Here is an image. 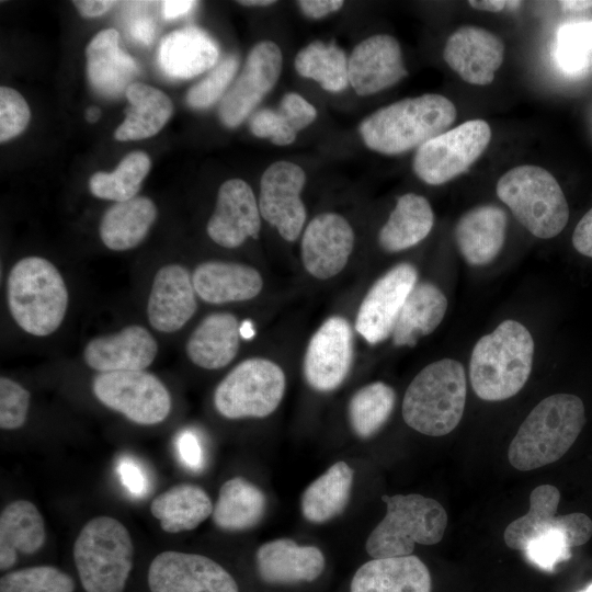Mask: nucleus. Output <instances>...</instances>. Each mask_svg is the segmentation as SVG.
<instances>
[{
	"label": "nucleus",
	"instance_id": "ddd939ff",
	"mask_svg": "<svg viewBox=\"0 0 592 592\" xmlns=\"http://www.w3.org/2000/svg\"><path fill=\"white\" fill-rule=\"evenodd\" d=\"M417 281V269L402 262L389 269L371 286L355 318V330L368 344H378L391 335L400 310Z\"/></svg>",
	"mask_w": 592,
	"mask_h": 592
},
{
	"label": "nucleus",
	"instance_id": "aec40b11",
	"mask_svg": "<svg viewBox=\"0 0 592 592\" xmlns=\"http://www.w3.org/2000/svg\"><path fill=\"white\" fill-rule=\"evenodd\" d=\"M443 58L465 82L487 86L503 62L504 44L490 31L466 25L447 38Z\"/></svg>",
	"mask_w": 592,
	"mask_h": 592
},
{
	"label": "nucleus",
	"instance_id": "f704fd0d",
	"mask_svg": "<svg viewBox=\"0 0 592 592\" xmlns=\"http://www.w3.org/2000/svg\"><path fill=\"white\" fill-rule=\"evenodd\" d=\"M560 501L559 490L551 485L536 487L530 496L528 512L511 522L504 531L506 546L523 550L530 539L550 528H562L569 539L574 514L556 515Z\"/></svg>",
	"mask_w": 592,
	"mask_h": 592
},
{
	"label": "nucleus",
	"instance_id": "412c9836",
	"mask_svg": "<svg viewBox=\"0 0 592 592\" xmlns=\"http://www.w3.org/2000/svg\"><path fill=\"white\" fill-rule=\"evenodd\" d=\"M192 275L180 264L160 267L152 281L147 317L152 328L170 333L180 330L197 309Z\"/></svg>",
	"mask_w": 592,
	"mask_h": 592
},
{
	"label": "nucleus",
	"instance_id": "2eb2a0df",
	"mask_svg": "<svg viewBox=\"0 0 592 592\" xmlns=\"http://www.w3.org/2000/svg\"><path fill=\"white\" fill-rule=\"evenodd\" d=\"M353 354L350 322L341 316L328 318L310 338L304 355L307 384L320 392L337 389L350 373Z\"/></svg>",
	"mask_w": 592,
	"mask_h": 592
},
{
	"label": "nucleus",
	"instance_id": "20e7f679",
	"mask_svg": "<svg viewBox=\"0 0 592 592\" xmlns=\"http://www.w3.org/2000/svg\"><path fill=\"white\" fill-rule=\"evenodd\" d=\"M7 301L16 325L35 337H47L61 325L68 291L58 269L42 257H26L10 270Z\"/></svg>",
	"mask_w": 592,
	"mask_h": 592
},
{
	"label": "nucleus",
	"instance_id": "e433bc0d",
	"mask_svg": "<svg viewBox=\"0 0 592 592\" xmlns=\"http://www.w3.org/2000/svg\"><path fill=\"white\" fill-rule=\"evenodd\" d=\"M265 509L263 491L246 478L235 477L221 485L212 517L220 530L239 532L254 527Z\"/></svg>",
	"mask_w": 592,
	"mask_h": 592
},
{
	"label": "nucleus",
	"instance_id": "1a4fd4ad",
	"mask_svg": "<svg viewBox=\"0 0 592 592\" xmlns=\"http://www.w3.org/2000/svg\"><path fill=\"white\" fill-rule=\"evenodd\" d=\"M285 387L278 364L263 357L247 358L217 385L214 407L227 419L265 418L280 406Z\"/></svg>",
	"mask_w": 592,
	"mask_h": 592
},
{
	"label": "nucleus",
	"instance_id": "79ce46f5",
	"mask_svg": "<svg viewBox=\"0 0 592 592\" xmlns=\"http://www.w3.org/2000/svg\"><path fill=\"white\" fill-rule=\"evenodd\" d=\"M151 161L146 152L126 155L112 172H96L89 181L91 193L103 200L125 202L136 197L150 170Z\"/></svg>",
	"mask_w": 592,
	"mask_h": 592
},
{
	"label": "nucleus",
	"instance_id": "4c0bfd02",
	"mask_svg": "<svg viewBox=\"0 0 592 592\" xmlns=\"http://www.w3.org/2000/svg\"><path fill=\"white\" fill-rule=\"evenodd\" d=\"M353 476L345 462L333 464L304 491L303 516L311 523H325L341 514L350 499Z\"/></svg>",
	"mask_w": 592,
	"mask_h": 592
},
{
	"label": "nucleus",
	"instance_id": "7c9ffc66",
	"mask_svg": "<svg viewBox=\"0 0 592 592\" xmlns=\"http://www.w3.org/2000/svg\"><path fill=\"white\" fill-rule=\"evenodd\" d=\"M45 539V524L37 508L27 500L9 503L0 515V569L11 568L18 553H36Z\"/></svg>",
	"mask_w": 592,
	"mask_h": 592
},
{
	"label": "nucleus",
	"instance_id": "6e6552de",
	"mask_svg": "<svg viewBox=\"0 0 592 592\" xmlns=\"http://www.w3.org/2000/svg\"><path fill=\"white\" fill-rule=\"evenodd\" d=\"M127 528L111 516H96L81 528L73 559L86 592H123L133 567Z\"/></svg>",
	"mask_w": 592,
	"mask_h": 592
},
{
	"label": "nucleus",
	"instance_id": "a878e982",
	"mask_svg": "<svg viewBox=\"0 0 592 592\" xmlns=\"http://www.w3.org/2000/svg\"><path fill=\"white\" fill-rule=\"evenodd\" d=\"M86 58L89 81L104 96L126 91L139 69L135 59L119 47V35L114 29L100 31L91 38Z\"/></svg>",
	"mask_w": 592,
	"mask_h": 592
},
{
	"label": "nucleus",
	"instance_id": "423d86ee",
	"mask_svg": "<svg viewBox=\"0 0 592 592\" xmlns=\"http://www.w3.org/2000/svg\"><path fill=\"white\" fill-rule=\"evenodd\" d=\"M386 514L366 539L373 559L410 556L415 544L441 542L447 525L445 509L421 494L383 496Z\"/></svg>",
	"mask_w": 592,
	"mask_h": 592
},
{
	"label": "nucleus",
	"instance_id": "09e8293b",
	"mask_svg": "<svg viewBox=\"0 0 592 592\" xmlns=\"http://www.w3.org/2000/svg\"><path fill=\"white\" fill-rule=\"evenodd\" d=\"M31 118L25 99L14 89L0 88V141H8L20 135Z\"/></svg>",
	"mask_w": 592,
	"mask_h": 592
},
{
	"label": "nucleus",
	"instance_id": "6e6d98bb",
	"mask_svg": "<svg viewBox=\"0 0 592 592\" xmlns=\"http://www.w3.org/2000/svg\"><path fill=\"white\" fill-rule=\"evenodd\" d=\"M84 18H95L107 12L116 1L110 0H76L72 2Z\"/></svg>",
	"mask_w": 592,
	"mask_h": 592
},
{
	"label": "nucleus",
	"instance_id": "2f4dec72",
	"mask_svg": "<svg viewBox=\"0 0 592 592\" xmlns=\"http://www.w3.org/2000/svg\"><path fill=\"white\" fill-rule=\"evenodd\" d=\"M125 94L129 106L114 133L115 139L127 141L151 137L170 119L173 105L161 90L141 82H132Z\"/></svg>",
	"mask_w": 592,
	"mask_h": 592
},
{
	"label": "nucleus",
	"instance_id": "680f3d73",
	"mask_svg": "<svg viewBox=\"0 0 592 592\" xmlns=\"http://www.w3.org/2000/svg\"><path fill=\"white\" fill-rule=\"evenodd\" d=\"M101 111L98 106H90L86 112V118L90 123H94L99 119Z\"/></svg>",
	"mask_w": 592,
	"mask_h": 592
},
{
	"label": "nucleus",
	"instance_id": "c756f323",
	"mask_svg": "<svg viewBox=\"0 0 592 592\" xmlns=\"http://www.w3.org/2000/svg\"><path fill=\"white\" fill-rule=\"evenodd\" d=\"M447 309L443 292L430 282L418 283L408 295L391 338L397 346H414L419 339L432 333Z\"/></svg>",
	"mask_w": 592,
	"mask_h": 592
},
{
	"label": "nucleus",
	"instance_id": "f3484780",
	"mask_svg": "<svg viewBox=\"0 0 592 592\" xmlns=\"http://www.w3.org/2000/svg\"><path fill=\"white\" fill-rule=\"evenodd\" d=\"M354 247V231L337 213H322L307 225L300 257L305 270L318 280L338 275L346 265Z\"/></svg>",
	"mask_w": 592,
	"mask_h": 592
},
{
	"label": "nucleus",
	"instance_id": "f03ea898",
	"mask_svg": "<svg viewBox=\"0 0 592 592\" xmlns=\"http://www.w3.org/2000/svg\"><path fill=\"white\" fill-rule=\"evenodd\" d=\"M533 356L530 331L519 321H502L473 349L469 378L475 394L486 401L513 397L531 375Z\"/></svg>",
	"mask_w": 592,
	"mask_h": 592
},
{
	"label": "nucleus",
	"instance_id": "37998d69",
	"mask_svg": "<svg viewBox=\"0 0 592 592\" xmlns=\"http://www.w3.org/2000/svg\"><path fill=\"white\" fill-rule=\"evenodd\" d=\"M75 582L52 566H36L8 572L0 579V592H73Z\"/></svg>",
	"mask_w": 592,
	"mask_h": 592
},
{
	"label": "nucleus",
	"instance_id": "9b49d317",
	"mask_svg": "<svg viewBox=\"0 0 592 592\" xmlns=\"http://www.w3.org/2000/svg\"><path fill=\"white\" fill-rule=\"evenodd\" d=\"M92 390L105 407L141 425L162 422L171 411V396L164 384L145 371L98 374Z\"/></svg>",
	"mask_w": 592,
	"mask_h": 592
},
{
	"label": "nucleus",
	"instance_id": "052dcab7",
	"mask_svg": "<svg viewBox=\"0 0 592 592\" xmlns=\"http://www.w3.org/2000/svg\"><path fill=\"white\" fill-rule=\"evenodd\" d=\"M240 335L244 340H250L255 335V329L251 320L246 319L240 323Z\"/></svg>",
	"mask_w": 592,
	"mask_h": 592
},
{
	"label": "nucleus",
	"instance_id": "f257e3e1",
	"mask_svg": "<svg viewBox=\"0 0 592 592\" xmlns=\"http://www.w3.org/2000/svg\"><path fill=\"white\" fill-rule=\"evenodd\" d=\"M456 115L451 100L441 94L425 93L378 109L361 122L358 132L369 149L384 155H399L419 148L446 132Z\"/></svg>",
	"mask_w": 592,
	"mask_h": 592
},
{
	"label": "nucleus",
	"instance_id": "b1692460",
	"mask_svg": "<svg viewBox=\"0 0 592 592\" xmlns=\"http://www.w3.org/2000/svg\"><path fill=\"white\" fill-rule=\"evenodd\" d=\"M506 225L505 212L496 205H480L462 215L454 237L465 261L476 266L492 262L504 244Z\"/></svg>",
	"mask_w": 592,
	"mask_h": 592
},
{
	"label": "nucleus",
	"instance_id": "864d4df0",
	"mask_svg": "<svg viewBox=\"0 0 592 592\" xmlns=\"http://www.w3.org/2000/svg\"><path fill=\"white\" fill-rule=\"evenodd\" d=\"M303 13L311 19H321L340 10L344 2L339 0H301L297 1Z\"/></svg>",
	"mask_w": 592,
	"mask_h": 592
},
{
	"label": "nucleus",
	"instance_id": "9d476101",
	"mask_svg": "<svg viewBox=\"0 0 592 592\" xmlns=\"http://www.w3.org/2000/svg\"><path fill=\"white\" fill-rule=\"evenodd\" d=\"M491 140V128L483 119H469L448 129L417 149L412 168L430 185H441L466 172Z\"/></svg>",
	"mask_w": 592,
	"mask_h": 592
},
{
	"label": "nucleus",
	"instance_id": "3c124183",
	"mask_svg": "<svg viewBox=\"0 0 592 592\" xmlns=\"http://www.w3.org/2000/svg\"><path fill=\"white\" fill-rule=\"evenodd\" d=\"M179 459L192 471H200L205 465V454L200 437L191 430L179 433L175 442Z\"/></svg>",
	"mask_w": 592,
	"mask_h": 592
},
{
	"label": "nucleus",
	"instance_id": "4be33fe9",
	"mask_svg": "<svg viewBox=\"0 0 592 592\" xmlns=\"http://www.w3.org/2000/svg\"><path fill=\"white\" fill-rule=\"evenodd\" d=\"M158 343L139 325H130L116 333L93 338L83 350L86 364L100 373L145 371L156 358Z\"/></svg>",
	"mask_w": 592,
	"mask_h": 592
},
{
	"label": "nucleus",
	"instance_id": "13d9d810",
	"mask_svg": "<svg viewBox=\"0 0 592 592\" xmlns=\"http://www.w3.org/2000/svg\"><path fill=\"white\" fill-rule=\"evenodd\" d=\"M469 5L482 11L499 12L508 5V1L504 0H473L468 1Z\"/></svg>",
	"mask_w": 592,
	"mask_h": 592
},
{
	"label": "nucleus",
	"instance_id": "ea45409f",
	"mask_svg": "<svg viewBox=\"0 0 592 592\" xmlns=\"http://www.w3.org/2000/svg\"><path fill=\"white\" fill-rule=\"evenodd\" d=\"M296 71L329 92L344 90L349 82V58L334 43L314 41L295 56Z\"/></svg>",
	"mask_w": 592,
	"mask_h": 592
},
{
	"label": "nucleus",
	"instance_id": "a211bd4d",
	"mask_svg": "<svg viewBox=\"0 0 592 592\" xmlns=\"http://www.w3.org/2000/svg\"><path fill=\"white\" fill-rule=\"evenodd\" d=\"M260 216L259 204L250 185L241 179H230L218 190L206 231L218 246L238 248L248 238L258 239Z\"/></svg>",
	"mask_w": 592,
	"mask_h": 592
},
{
	"label": "nucleus",
	"instance_id": "39448f33",
	"mask_svg": "<svg viewBox=\"0 0 592 592\" xmlns=\"http://www.w3.org/2000/svg\"><path fill=\"white\" fill-rule=\"evenodd\" d=\"M466 391L465 369L458 361L433 362L409 384L402 400V418L424 435H446L462 420Z\"/></svg>",
	"mask_w": 592,
	"mask_h": 592
},
{
	"label": "nucleus",
	"instance_id": "4d7b16f0",
	"mask_svg": "<svg viewBox=\"0 0 592 592\" xmlns=\"http://www.w3.org/2000/svg\"><path fill=\"white\" fill-rule=\"evenodd\" d=\"M196 5V1L167 0L162 1V16L164 20H173L189 13Z\"/></svg>",
	"mask_w": 592,
	"mask_h": 592
},
{
	"label": "nucleus",
	"instance_id": "c85d7f7f",
	"mask_svg": "<svg viewBox=\"0 0 592 592\" xmlns=\"http://www.w3.org/2000/svg\"><path fill=\"white\" fill-rule=\"evenodd\" d=\"M240 339L237 317L230 312H215L206 316L190 334L185 352L194 365L219 369L235 358Z\"/></svg>",
	"mask_w": 592,
	"mask_h": 592
},
{
	"label": "nucleus",
	"instance_id": "5701e85b",
	"mask_svg": "<svg viewBox=\"0 0 592 592\" xmlns=\"http://www.w3.org/2000/svg\"><path fill=\"white\" fill-rule=\"evenodd\" d=\"M325 557L316 546H300L288 538L264 543L257 551L260 578L270 584L311 582L323 571Z\"/></svg>",
	"mask_w": 592,
	"mask_h": 592
},
{
	"label": "nucleus",
	"instance_id": "bb28decb",
	"mask_svg": "<svg viewBox=\"0 0 592 592\" xmlns=\"http://www.w3.org/2000/svg\"><path fill=\"white\" fill-rule=\"evenodd\" d=\"M219 48L208 33L186 26L169 33L159 47L161 69L175 79H191L217 65Z\"/></svg>",
	"mask_w": 592,
	"mask_h": 592
},
{
	"label": "nucleus",
	"instance_id": "cd10ccee",
	"mask_svg": "<svg viewBox=\"0 0 592 592\" xmlns=\"http://www.w3.org/2000/svg\"><path fill=\"white\" fill-rule=\"evenodd\" d=\"M431 576L421 559L405 557L373 559L361 566L351 592H431Z\"/></svg>",
	"mask_w": 592,
	"mask_h": 592
},
{
	"label": "nucleus",
	"instance_id": "603ef678",
	"mask_svg": "<svg viewBox=\"0 0 592 592\" xmlns=\"http://www.w3.org/2000/svg\"><path fill=\"white\" fill-rule=\"evenodd\" d=\"M572 244L579 253L592 258V208L577 224L572 234Z\"/></svg>",
	"mask_w": 592,
	"mask_h": 592
},
{
	"label": "nucleus",
	"instance_id": "72a5a7b5",
	"mask_svg": "<svg viewBox=\"0 0 592 592\" xmlns=\"http://www.w3.org/2000/svg\"><path fill=\"white\" fill-rule=\"evenodd\" d=\"M434 224L429 201L418 194L398 197L387 221L378 232V243L387 252L409 249L428 237Z\"/></svg>",
	"mask_w": 592,
	"mask_h": 592
},
{
	"label": "nucleus",
	"instance_id": "49530a36",
	"mask_svg": "<svg viewBox=\"0 0 592 592\" xmlns=\"http://www.w3.org/2000/svg\"><path fill=\"white\" fill-rule=\"evenodd\" d=\"M570 543L562 528H550L527 542L522 550L526 559L545 571L571 557Z\"/></svg>",
	"mask_w": 592,
	"mask_h": 592
},
{
	"label": "nucleus",
	"instance_id": "0e129e2a",
	"mask_svg": "<svg viewBox=\"0 0 592 592\" xmlns=\"http://www.w3.org/2000/svg\"><path fill=\"white\" fill-rule=\"evenodd\" d=\"M580 592H592V583H590L584 590Z\"/></svg>",
	"mask_w": 592,
	"mask_h": 592
},
{
	"label": "nucleus",
	"instance_id": "de8ad7c7",
	"mask_svg": "<svg viewBox=\"0 0 592 592\" xmlns=\"http://www.w3.org/2000/svg\"><path fill=\"white\" fill-rule=\"evenodd\" d=\"M30 391L9 377L0 378V426L3 430L21 428L30 407Z\"/></svg>",
	"mask_w": 592,
	"mask_h": 592
},
{
	"label": "nucleus",
	"instance_id": "a19ab883",
	"mask_svg": "<svg viewBox=\"0 0 592 592\" xmlns=\"http://www.w3.org/2000/svg\"><path fill=\"white\" fill-rule=\"evenodd\" d=\"M396 403V392L387 384L375 382L360 388L348 406L349 422L361 439L376 434L389 419Z\"/></svg>",
	"mask_w": 592,
	"mask_h": 592
},
{
	"label": "nucleus",
	"instance_id": "8fccbe9b",
	"mask_svg": "<svg viewBox=\"0 0 592 592\" xmlns=\"http://www.w3.org/2000/svg\"><path fill=\"white\" fill-rule=\"evenodd\" d=\"M117 475L123 487L135 498H143L149 491V480L144 466L136 458L121 456L116 465Z\"/></svg>",
	"mask_w": 592,
	"mask_h": 592
},
{
	"label": "nucleus",
	"instance_id": "f8f14e48",
	"mask_svg": "<svg viewBox=\"0 0 592 592\" xmlns=\"http://www.w3.org/2000/svg\"><path fill=\"white\" fill-rule=\"evenodd\" d=\"M283 56L272 41H262L249 52L243 68L219 104V118L227 127H237L276 84Z\"/></svg>",
	"mask_w": 592,
	"mask_h": 592
},
{
	"label": "nucleus",
	"instance_id": "473e14b6",
	"mask_svg": "<svg viewBox=\"0 0 592 592\" xmlns=\"http://www.w3.org/2000/svg\"><path fill=\"white\" fill-rule=\"evenodd\" d=\"M156 217L157 207L149 197L136 196L117 202L101 218L100 238L111 250L133 249L145 239Z\"/></svg>",
	"mask_w": 592,
	"mask_h": 592
},
{
	"label": "nucleus",
	"instance_id": "4468645a",
	"mask_svg": "<svg viewBox=\"0 0 592 592\" xmlns=\"http://www.w3.org/2000/svg\"><path fill=\"white\" fill-rule=\"evenodd\" d=\"M305 183L304 169L291 161L272 163L261 177L260 214L286 241L297 240L306 221Z\"/></svg>",
	"mask_w": 592,
	"mask_h": 592
},
{
	"label": "nucleus",
	"instance_id": "6ab92c4d",
	"mask_svg": "<svg viewBox=\"0 0 592 592\" xmlns=\"http://www.w3.org/2000/svg\"><path fill=\"white\" fill-rule=\"evenodd\" d=\"M407 75L400 45L387 34L363 39L349 57V82L360 96L388 89Z\"/></svg>",
	"mask_w": 592,
	"mask_h": 592
},
{
	"label": "nucleus",
	"instance_id": "393cba45",
	"mask_svg": "<svg viewBox=\"0 0 592 592\" xmlns=\"http://www.w3.org/2000/svg\"><path fill=\"white\" fill-rule=\"evenodd\" d=\"M196 295L208 304L250 300L263 287L261 274L252 266L223 261L198 264L192 274Z\"/></svg>",
	"mask_w": 592,
	"mask_h": 592
},
{
	"label": "nucleus",
	"instance_id": "0eeeda50",
	"mask_svg": "<svg viewBox=\"0 0 592 592\" xmlns=\"http://www.w3.org/2000/svg\"><path fill=\"white\" fill-rule=\"evenodd\" d=\"M496 192L516 220L537 238H554L568 223L566 196L555 177L544 168H512L500 177Z\"/></svg>",
	"mask_w": 592,
	"mask_h": 592
},
{
	"label": "nucleus",
	"instance_id": "dca6fc26",
	"mask_svg": "<svg viewBox=\"0 0 592 592\" xmlns=\"http://www.w3.org/2000/svg\"><path fill=\"white\" fill-rule=\"evenodd\" d=\"M150 592H239L232 576L213 559L182 551H162L148 570Z\"/></svg>",
	"mask_w": 592,
	"mask_h": 592
},
{
	"label": "nucleus",
	"instance_id": "5fc2aeb1",
	"mask_svg": "<svg viewBox=\"0 0 592 592\" xmlns=\"http://www.w3.org/2000/svg\"><path fill=\"white\" fill-rule=\"evenodd\" d=\"M155 23L149 18L134 20L128 27L129 34L136 42L149 45L155 37Z\"/></svg>",
	"mask_w": 592,
	"mask_h": 592
},
{
	"label": "nucleus",
	"instance_id": "c03bdc74",
	"mask_svg": "<svg viewBox=\"0 0 592 592\" xmlns=\"http://www.w3.org/2000/svg\"><path fill=\"white\" fill-rule=\"evenodd\" d=\"M592 52V20L567 23L558 32L557 60L566 71L582 69Z\"/></svg>",
	"mask_w": 592,
	"mask_h": 592
},
{
	"label": "nucleus",
	"instance_id": "c9c22d12",
	"mask_svg": "<svg viewBox=\"0 0 592 592\" xmlns=\"http://www.w3.org/2000/svg\"><path fill=\"white\" fill-rule=\"evenodd\" d=\"M208 494L198 486L180 483L156 497L150 512L171 534L196 528L213 513Z\"/></svg>",
	"mask_w": 592,
	"mask_h": 592
},
{
	"label": "nucleus",
	"instance_id": "a18cd8bd",
	"mask_svg": "<svg viewBox=\"0 0 592 592\" xmlns=\"http://www.w3.org/2000/svg\"><path fill=\"white\" fill-rule=\"evenodd\" d=\"M239 67L237 56L229 55L209 70L186 94V102L193 109H205L225 95Z\"/></svg>",
	"mask_w": 592,
	"mask_h": 592
},
{
	"label": "nucleus",
	"instance_id": "7ed1b4c3",
	"mask_svg": "<svg viewBox=\"0 0 592 592\" xmlns=\"http://www.w3.org/2000/svg\"><path fill=\"white\" fill-rule=\"evenodd\" d=\"M585 424L582 400L571 394L543 399L525 418L509 449L510 464L528 471L561 458Z\"/></svg>",
	"mask_w": 592,
	"mask_h": 592
},
{
	"label": "nucleus",
	"instance_id": "e2e57ef3",
	"mask_svg": "<svg viewBox=\"0 0 592 592\" xmlns=\"http://www.w3.org/2000/svg\"><path fill=\"white\" fill-rule=\"evenodd\" d=\"M238 3L242 4V5H250V7H266V5H270V4H273L275 3V1H271V0H249V1H238Z\"/></svg>",
	"mask_w": 592,
	"mask_h": 592
},
{
	"label": "nucleus",
	"instance_id": "58836bf2",
	"mask_svg": "<svg viewBox=\"0 0 592 592\" xmlns=\"http://www.w3.org/2000/svg\"><path fill=\"white\" fill-rule=\"evenodd\" d=\"M316 116L317 110L312 104L300 94L289 92L283 95L277 110L262 109L255 112L249 127L254 136L285 146L292 144Z\"/></svg>",
	"mask_w": 592,
	"mask_h": 592
},
{
	"label": "nucleus",
	"instance_id": "bf43d9fd",
	"mask_svg": "<svg viewBox=\"0 0 592 592\" xmlns=\"http://www.w3.org/2000/svg\"><path fill=\"white\" fill-rule=\"evenodd\" d=\"M560 7L566 12H579L592 8V0H563Z\"/></svg>",
	"mask_w": 592,
	"mask_h": 592
}]
</instances>
